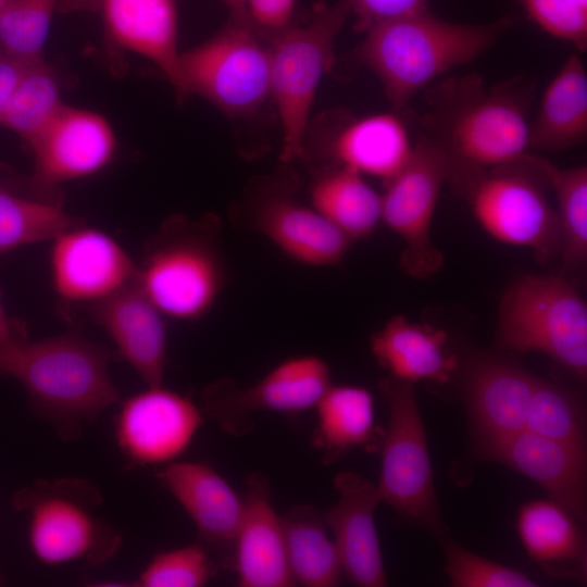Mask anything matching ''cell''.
<instances>
[{
  "label": "cell",
  "mask_w": 587,
  "mask_h": 587,
  "mask_svg": "<svg viewBox=\"0 0 587 587\" xmlns=\"http://www.w3.org/2000/svg\"><path fill=\"white\" fill-rule=\"evenodd\" d=\"M109 360L105 347L73 333L0 345V375L17 380L33 411L66 441L120 401Z\"/></svg>",
  "instance_id": "cell-2"
},
{
  "label": "cell",
  "mask_w": 587,
  "mask_h": 587,
  "mask_svg": "<svg viewBox=\"0 0 587 587\" xmlns=\"http://www.w3.org/2000/svg\"><path fill=\"white\" fill-rule=\"evenodd\" d=\"M578 1H580V2H583V3H585V4H587V0H578Z\"/></svg>",
  "instance_id": "cell-46"
},
{
  "label": "cell",
  "mask_w": 587,
  "mask_h": 587,
  "mask_svg": "<svg viewBox=\"0 0 587 587\" xmlns=\"http://www.w3.org/2000/svg\"><path fill=\"white\" fill-rule=\"evenodd\" d=\"M92 314L146 386L162 385L167 363L164 315L136 278L92 304Z\"/></svg>",
  "instance_id": "cell-20"
},
{
  "label": "cell",
  "mask_w": 587,
  "mask_h": 587,
  "mask_svg": "<svg viewBox=\"0 0 587 587\" xmlns=\"http://www.w3.org/2000/svg\"><path fill=\"white\" fill-rule=\"evenodd\" d=\"M230 11L232 21L250 25L245 0H222ZM251 26V25H250ZM252 27V26H251Z\"/></svg>",
  "instance_id": "cell-44"
},
{
  "label": "cell",
  "mask_w": 587,
  "mask_h": 587,
  "mask_svg": "<svg viewBox=\"0 0 587 587\" xmlns=\"http://www.w3.org/2000/svg\"><path fill=\"white\" fill-rule=\"evenodd\" d=\"M413 145L403 122L391 113L347 118L330 138L333 165L382 178L395 176L409 160Z\"/></svg>",
  "instance_id": "cell-25"
},
{
  "label": "cell",
  "mask_w": 587,
  "mask_h": 587,
  "mask_svg": "<svg viewBox=\"0 0 587 587\" xmlns=\"http://www.w3.org/2000/svg\"><path fill=\"white\" fill-rule=\"evenodd\" d=\"M29 64L0 50V123Z\"/></svg>",
  "instance_id": "cell-41"
},
{
  "label": "cell",
  "mask_w": 587,
  "mask_h": 587,
  "mask_svg": "<svg viewBox=\"0 0 587 587\" xmlns=\"http://www.w3.org/2000/svg\"><path fill=\"white\" fill-rule=\"evenodd\" d=\"M51 241V282L63 300L95 304L136 278L127 251L100 229L78 224Z\"/></svg>",
  "instance_id": "cell-15"
},
{
  "label": "cell",
  "mask_w": 587,
  "mask_h": 587,
  "mask_svg": "<svg viewBox=\"0 0 587 587\" xmlns=\"http://www.w3.org/2000/svg\"><path fill=\"white\" fill-rule=\"evenodd\" d=\"M528 17L549 35L587 48V4L578 0H519Z\"/></svg>",
  "instance_id": "cell-38"
},
{
  "label": "cell",
  "mask_w": 587,
  "mask_h": 587,
  "mask_svg": "<svg viewBox=\"0 0 587 587\" xmlns=\"http://www.w3.org/2000/svg\"><path fill=\"white\" fill-rule=\"evenodd\" d=\"M63 104L55 71L45 59L33 62L20 80L0 126L16 134L28 148Z\"/></svg>",
  "instance_id": "cell-33"
},
{
  "label": "cell",
  "mask_w": 587,
  "mask_h": 587,
  "mask_svg": "<svg viewBox=\"0 0 587 587\" xmlns=\"http://www.w3.org/2000/svg\"><path fill=\"white\" fill-rule=\"evenodd\" d=\"M243 514L237 532L230 569L240 587L296 586L285 547L284 533L271 502L268 479L261 473L246 478Z\"/></svg>",
  "instance_id": "cell-21"
},
{
  "label": "cell",
  "mask_w": 587,
  "mask_h": 587,
  "mask_svg": "<svg viewBox=\"0 0 587 587\" xmlns=\"http://www.w3.org/2000/svg\"><path fill=\"white\" fill-rule=\"evenodd\" d=\"M532 85L519 77L487 89L482 77L471 73L445 78L427 90L421 137L445 154L448 180L457 189L527 152Z\"/></svg>",
  "instance_id": "cell-1"
},
{
  "label": "cell",
  "mask_w": 587,
  "mask_h": 587,
  "mask_svg": "<svg viewBox=\"0 0 587 587\" xmlns=\"http://www.w3.org/2000/svg\"><path fill=\"white\" fill-rule=\"evenodd\" d=\"M217 569L209 551L199 542L155 554L139 574L140 587H200Z\"/></svg>",
  "instance_id": "cell-36"
},
{
  "label": "cell",
  "mask_w": 587,
  "mask_h": 587,
  "mask_svg": "<svg viewBox=\"0 0 587 587\" xmlns=\"http://www.w3.org/2000/svg\"><path fill=\"white\" fill-rule=\"evenodd\" d=\"M536 377L502 360L483 359L472 366L466 392L479 446L524 429Z\"/></svg>",
  "instance_id": "cell-23"
},
{
  "label": "cell",
  "mask_w": 587,
  "mask_h": 587,
  "mask_svg": "<svg viewBox=\"0 0 587 587\" xmlns=\"http://www.w3.org/2000/svg\"><path fill=\"white\" fill-rule=\"evenodd\" d=\"M250 25L260 37L273 38L291 24L296 0H245Z\"/></svg>",
  "instance_id": "cell-40"
},
{
  "label": "cell",
  "mask_w": 587,
  "mask_h": 587,
  "mask_svg": "<svg viewBox=\"0 0 587 587\" xmlns=\"http://www.w3.org/2000/svg\"><path fill=\"white\" fill-rule=\"evenodd\" d=\"M496 341L504 350L550 357L585 380L587 304L564 275H522L501 299Z\"/></svg>",
  "instance_id": "cell-5"
},
{
  "label": "cell",
  "mask_w": 587,
  "mask_h": 587,
  "mask_svg": "<svg viewBox=\"0 0 587 587\" xmlns=\"http://www.w3.org/2000/svg\"><path fill=\"white\" fill-rule=\"evenodd\" d=\"M246 224L290 259L311 266L339 263L353 240L284 185L264 186L249 205Z\"/></svg>",
  "instance_id": "cell-16"
},
{
  "label": "cell",
  "mask_w": 587,
  "mask_h": 587,
  "mask_svg": "<svg viewBox=\"0 0 587 587\" xmlns=\"http://www.w3.org/2000/svg\"><path fill=\"white\" fill-rule=\"evenodd\" d=\"M78 224L80 220L64 209L58 195H40L32 189L29 195H23L0 184V255L51 241Z\"/></svg>",
  "instance_id": "cell-31"
},
{
  "label": "cell",
  "mask_w": 587,
  "mask_h": 587,
  "mask_svg": "<svg viewBox=\"0 0 587 587\" xmlns=\"http://www.w3.org/2000/svg\"><path fill=\"white\" fill-rule=\"evenodd\" d=\"M587 135V73L572 53L545 90L528 149L560 151L582 143Z\"/></svg>",
  "instance_id": "cell-27"
},
{
  "label": "cell",
  "mask_w": 587,
  "mask_h": 587,
  "mask_svg": "<svg viewBox=\"0 0 587 587\" xmlns=\"http://www.w3.org/2000/svg\"><path fill=\"white\" fill-rule=\"evenodd\" d=\"M349 15L347 0L320 3L308 23L290 25L270 39V91L280 121L285 163L304 155L314 97L333 64L334 43Z\"/></svg>",
  "instance_id": "cell-7"
},
{
  "label": "cell",
  "mask_w": 587,
  "mask_h": 587,
  "mask_svg": "<svg viewBox=\"0 0 587 587\" xmlns=\"http://www.w3.org/2000/svg\"><path fill=\"white\" fill-rule=\"evenodd\" d=\"M517 532L528 555L548 574L583 579L586 541L576 519L554 500L521 507Z\"/></svg>",
  "instance_id": "cell-26"
},
{
  "label": "cell",
  "mask_w": 587,
  "mask_h": 587,
  "mask_svg": "<svg viewBox=\"0 0 587 587\" xmlns=\"http://www.w3.org/2000/svg\"><path fill=\"white\" fill-rule=\"evenodd\" d=\"M524 429L586 450L583 405L565 387L536 377Z\"/></svg>",
  "instance_id": "cell-34"
},
{
  "label": "cell",
  "mask_w": 587,
  "mask_h": 587,
  "mask_svg": "<svg viewBox=\"0 0 587 587\" xmlns=\"http://www.w3.org/2000/svg\"><path fill=\"white\" fill-rule=\"evenodd\" d=\"M59 0H11L0 12V50L26 63L43 59Z\"/></svg>",
  "instance_id": "cell-35"
},
{
  "label": "cell",
  "mask_w": 587,
  "mask_h": 587,
  "mask_svg": "<svg viewBox=\"0 0 587 587\" xmlns=\"http://www.w3.org/2000/svg\"><path fill=\"white\" fill-rule=\"evenodd\" d=\"M448 174L445 154L420 136L403 167L384 182L382 222L402 239L400 266L411 277L427 278L444 264V254L432 240L430 226Z\"/></svg>",
  "instance_id": "cell-11"
},
{
  "label": "cell",
  "mask_w": 587,
  "mask_h": 587,
  "mask_svg": "<svg viewBox=\"0 0 587 587\" xmlns=\"http://www.w3.org/2000/svg\"><path fill=\"white\" fill-rule=\"evenodd\" d=\"M215 224L173 217L149 242L136 280L164 316L199 320L217 300L225 267Z\"/></svg>",
  "instance_id": "cell-4"
},
{
  "label": "cell",
  "mask_w": 587,
  "mask_h": 587,
  "mask_svg": "<svg viewBox=\"0 0 587 587\" xmlns=\"http://www.w3.org/2000/svg\"><path fill=\"white\" fill-rule=\"evenodd\" d=\"M524 159L551 186L558 204L564 272H577L587 261V167H559L526 152Z\"/></svg>",
  "instance_id": "cell-32"
},
{
  "label": "cell",
  "mask_w": 587,
  "mask_h": 587,
  "mask_svg": "<svg viewBox=\"0 0 587 587\" xmlns=\"http://www.w3.org/2000/svg\"><path fill=\"white\" fill-rule=\"evenodd\" d=\"M378 388L389 409L377 485L382 500L403 520L440 535L426 433L413 383L387 375L378 380Z\"/></svg>",
  "instance_id": "cell-10"
},
{
  "label": "cell",
  "mask_w": 587,
  "mask_h": 587,
  "mask_svg": "<svg viewBox=\"0 0 587 587\" xmlns=\"http://www.w3.org/2000/svg\"><path fill=\"white\" fill-rule=\"evenodd\" d=\"M448 335L396 315L371 337V350L388 375L415 383H448L458 366L447 349Z\"/></svg>",
  "instance_id": "cell-24"
},
{
  "label": "cell",
  "mask_w": 587,
  "mask_h": 587,
  "mask_svg": "<svg viewBox=\"0 0 587 587\" xmlns=\"http://www.w3.org/2000/svg\"><path fill=\"white\" fill-rule=\"evenodd\" d=\"M100 0H59L58 12H99Z\"/></svg>",
  "instance_id": "cell-43"
},
{
  "label": "cell",
  "mask_w": 587,
  "mask_h": 587,
  "mask_svg": "<svg viewBox=\"0 0 587 587\" xmlns=\"http://www.w3.org/2000/svg\"><path fill=\"white\" fill-rule=\"evenodd\" d=\"M311 205L339 230L355 239L370 236L382 222V197L359 172L333 165L313 182Z\"/></svg>",
  "instance_id": "cell-30"
},
{
  "label": "cell",
  "mask_w": 587,
  "mask_h": 587,
  "mask_svg": "<svg viewBox=\"0 0 587 587\" xmlns=\"http://www.w3.org/2000/svg\"><path fill=\"white\" fill-rule=\"evenodd\" d=\"M317 425L312 445L322 452V462L333 464L347 452L375 445L374 400L359 386L330 385L317 401Z\"/></svg>",
  "instance_id": "cell-28"
},
{
  "label": "cell",
  "mask_w": 587,
  "mask_h": 587,
  "mask_svg": "<svg viewBox=\"0 0 587 587\" xmlns=\"http://www.w3.org/2000/svg\"><path fill=\"white\" fill-rule=\"evenodd\" d=\"M177 100L198 95L229 116L255 112L268 98L270 52L250 25L229 22L179 53Z\"/></svg>",
  "instance_id": "cell-8"
},
{
  "label": "cell",
  "mask_w": 587,
  "mask_h": 587,
  "mask_svg": "<svg viewBox=\"0 0 587 587\" xmlns=\"http://www.w3.org/2000/svg\"><path fill=\"white\" fill-rule=\"evenodd\" d=\"M25 337L27 335L23 324L7 314L0 300V345Z\"/></svg>",
  "instance_id": "cell-42"
},
{
  "label": "cell",
  "mask_w": 587,
  "mask_h": 587,
  "mask_svg": "<svg viewBox=\"0 0 587 587\" xmlns=\"http://www.w3.org/2000/svg\"><path fill=\"white\" fill-rule=\"evenodd\" d=\"M101 502L98 488L84 478L38 480L21 489L13 501L27 517L33 554L47 566L98 565L118 551L120 532L96 513Z\"/></svg>",
  "instance_id": "cell-6"
},
{
  "label": "cell",
  "mask_w": 587,
  "mask_h": 587,
  "mask_svg": "<svg viewBox=\"0 0 587 587\" xmlns=\"http://www.w3.org/2000/svg\"><path fill=\"white\" fill-rule=\"evenodd\" d=\"M525 154V153H524ZM475 176L461 190L480 226L495 239L530 249L540 264L561 251L557 211L540 174L524 159Z\"/></svg>",
  "instance_id": "cell-9"
},
{
  "label": "cell",
  "mask_w": 587,
  "mask_h": 587,
  "mask_svg": "<svg viewBox=\"0 0 587 587\" xmlns=\"http://www.w3.org/2000/svg\"><path fill=\"white\" fill-rule=\"evenodd\" d=\"M202 424L192 400L162 385L147 386L122 402L114 422L116 444L132 465L175 461Z\"/></svg>",
  "instance_id": "cell-13"
},
{
  "label": "cell",
  "mask_w": 587,
  "mask_h": 587,
  "mask_svg": "<svg viewBox=\"0 0 587 587\" xmlns=\"http://www.w3.org/2000/svg\"><path fill=\"white\" fill-rule=\"evenodd\" d=\"M479 447L486 459L537 483L585 526L586 450L526 429Z\"/></svg>",
  "instance_id": "cell-19"
},
{
  "label": "cell",
  "mask_w": 587,
  "mask_h": 587,
  "mask_svg": "<svg viewBox=\"0 0 587 587\" xmlns=\"http://www.w3.org/2000/svg\"><path fill=\"white\" fill-rule=\"evenodd\" d=\"M334 487L338 501L322 516L334 535L344 574L357 586H387L374 517L382 501L378 487L353 472L338 473Z\"/></svg>",
  "instance_id": "cell-18"
},
{
  "label": "cell",
  "mask_w": 587,
  "mask_h": 587,
  "mask_svg": "<svg viewBox=\"0 0 587 587\" xmlns=\"http://www.w3.org/2000/svg\"><path fill=\"white\" fill-rule=\"evenodd\" d=\"M446 566L454 587H534L538 584L523 572L492 562L452 541L444 545Z\"/></svg>",
  "instance_id": "cell-37"
},
{
  "label": "cell",
  "mask_w": 587,
  "mask_h": 587,
  "mask_svg": "<svg viewBox=\"0 0 587 587\" xmlns=\"http://www.w3.org/2000/svg\"><path fill=\"white\" fill-rule=\"evenodd\" d=\"M511 25L508 16L463 24L425 10L367 29L355 59L379 78L392 107L401 109L437 77L483 54Z\"/></svg>",
  "instance_id": "cell-3"
},
{
  "label": "cell",
  "mask_w": 587,
  "mask_h": 587,
  "mask_svg": "<svg viewBox=\"0 0 587 587\" xmlns=\"http://www.w3.org/2000/svg\"><path fill=\"white\" fill-rule=\"evenodd\" d=\"M195 523L199 541L217 567L232 565L243 514V499L213 467L203 462L173 461L155 473Z\"/></svg>",
  "instance_id": "cell-17"
},
{
  "label": "cell",
  "mask_w": 587,
  "mask_h": 587,
  "mask_svg": "<svg viewBox=\"0 0 587 587\" xmlns=\"http://www.w3.org/2000/svg\"><path fill=\"white\" fill-rule=\"evenodd\" d=\"M105 34L126 51L153 62L178 90V18L174 0H100Z\"/></svg>",
  "instance_id": "cell-22"
},
{
  "label": "cell",
  "mask_w": 587,
  "mask_h": 587,
  "mask_svg": "<svg viewBox=\"0 0 587 587\" xmlns=\"http://www.w3.org/2000/svg\"><path fill=\"white\" fill-rule=\"evenodd\" d=\"M354 15V29L365 33L371 27L390 20L428 10L432 0H347Z\"/></svg>",
  "instance_id": "cell-39"
},
{
  "label": "cell",
  "mask_w": 587,
  "mask_h": 587,
  "mask_svg": "<svg viewBox=\"0 0 587 587\" xmlns=\"http://www.w3.org/2000/svg\"><path fill=\"white\" fill-rule=\"evenodd\" d=\"M286 554L298 585L333 587L339 585L342 567L322 514L310 504L291 507L280 516Z\"/></svg>",
  "instance_id": "cell-29"
},
{
  "label": "cell",
  "mask_w": 587,
  "mask_h": 587,
  "mask_svg": "<svg viewBox=\"0 0 587 587\" xmlns=\"http://www.w3.org/2000/svg\"><path fill=\"white\" fill-rule=\"evenodd\" d=\"M116 146L115 134L104 116L63 104L28 147L34 158L29 188L40 195H58L60 185L107 167L115 155Z\"/></svg>",
  "instance_id": "cell-14"
},
{
  "label": "cell",
  "mask_w": 587,
  "mask_h": 587,
  "mask_svg": "<svg viewBox=\"0 0 587 587\" xmlns=\"http://www.w3.org/2000/svg\"><path fill=\"white\" fill-rule=\"evenodd\" d=\"M332 385L326 361L313 354L285 360L249 387L216 380L202 391L204 412L233 436H246L260 411L297 415L314 408Z\"/></svg>",
  "instance_id": "cell-12"
},
{
  "label": "cell",
  "mask_w": 587,
  "mask_h": 587,
  "mask_svg": "<svg viewBox=\"0 0 587 587\" xmlns=\"http://www.w3.org/2000/svg\"><path fill=\"white\" fill-rule=\"evenodd\" d=\"M11 0H0V12L4 9V7L10 2Z\"/></svg>",
  "instance_id": "cell-45"
}]
</instances>
